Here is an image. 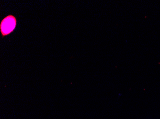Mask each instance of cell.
Listing matches in <instances>:
<instances>
[{"mask_svg": "<svg viewBox=\"0 0 160 119\" xmlns=\"http://www.w3.org/2000/svg\"><path fill=\"white\" fill-rule=\"evenodd\" d=\"M16 17L10 14L2 20L0 24V31L2 38L10 34L14 30L17 25Z\"/></svg>", "mask_w": 160, "mask_h": 119, "instance_id": "1", "label": "cell"}]
</instances>
